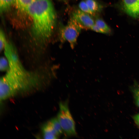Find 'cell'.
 Returning <instances> with one entry per match:
<instances>
[{
	"label": "cell",
	"mask_w": 139,
	"mask_h": 139,
	"mask_svg": "<svg viewBox=\"0 0 139 139\" xmlns=\"http://www.w3.org/2000/svg\"><path fill=\"white\" fill-rule=\"evenodd\" d=\"M27 12L32 19L33 35L44 40L51 35L56 20L55 11L51 0H35L30 6Z\"/></svg>",
	"instance_id": "1"
},
{
	"label": "cell",
	"mask_w": 139,
	"mask_h": 139,
	"mask_svg": "<svg viewBox=\"0 0 139 139\" xmlns=\"http://www.w3.org/2000/svg\"><path fill=\"white\" fill-rule=\"evenodd\" d=\"M32 75L23 67H9L6 74L0 79L1 94L5 98L11 97L33 82Z\"/></svg>",
	"instance_id": "2"
},
{
	"label": "cell",
	"mask_w": 139,
	"mask_h": 139,
	"mask_svg": "<svg viewBox=\"0 0 139 139\" xmlns=\"http://www.w3.org/2000/svg\"><path fill=\"white\" fill-rule=\"evenodd\" d=\"M68 100L60 102L57 118L63 131L69 136H76L75 124L69 109Z\"/></svg>",
	"instance_id": "3"
},
{
	"label": "cell",
	"mask_w": 139,
	"mask_h": 139,
	"mask_svg": "<svg viewBox=\"0 0 139 139\" xmlns=\"http://www.w3.org/2000/svg\"><path fill=\"white\" fill-rule=\"evenodd\" d=\"M82 27L72 15L65 25H61L59 30L60 39L62 42L67 41L71 47L74 48Z\"/></svg>",
	"instance_id": "4"
},
{
	"label": "cell",
	"mask_w": 139,
	"mask_h": 139,
	"mask_svg": "<svg viewBox=\"0 0 139 139\" xmlns=\"http://www.w3.org/2000/svg\"><path fill=\"white\" fill-rule=\"evenodd\" d=\"M90 15L80 9L75 10L72 14L73 16L83 29H90L95 24V21Z\"/></svg>",
	"instance_id": "5"
},
{
	"label": "cell",
	"mask_w": 139,
	"mask_h": 139,
	"mask_svg": "<svg viewBox=\"0 0 139 139\" xmlns=\"http://www.w3.org/2000/svg\"><path fill=\"white\" fill-rule=\"evenodd\" d=\"M122 5L124 11L128 15L139 18V0H122Z\"/></svg>",
	"instance_id": "6"
},
{
	"label": "cell",
	"mask_w": 139,
	"mask_h": 139,
	"mask_svg": "<svg viewBox=\"0 0 139 139\" xmlns=\"http://www.w3.org/2000/svg\"><path fill=\"white\" fill-rule=\"evenodd\" d=\"M91 29L96 32L105 34H110L111 31L105 22L100 18L97 19L95 20V24Z\"/></svg>",
	"instance_id": "7"
},
{
	"label": "cell",
	"mask_w": 139,
	"mask_h": 139,
	"mask_svg": "<svg viewBox=\"0 0 139 139\" xmlns=\"http://www.w3.org/2000/svg\"><path fill=\"white\" fill-rule=\"evenodd\" d=\"M42 131L43 137L45 139H56L59 136L49 121L44 126Z\"/></svg>",
	"instance_id": "8"
},
{
	"label": "cell",
	"mask_w": 139,
	"mask_h": 139,
	"mask_svg": "<svg viewBox=\"0 0 139 139\" xmlns=\"http://www.w3.org/2000/svg\"><path fill=\"white\" fill-rule=\"evenodd\" d=\"M35 0H15L14 5L21 11L27 12L28 8Z\"/></svg>",
	"instance_id": "9"
},
{
	"label": "cell",
	"mask_w": 139,
	"mask_h": 139,
	"mask_svg": "<svg viewBox=\"0 0 139 139\" xmlns=\"http://www.w3.org/2000/svg\"><path fill=\"white\" fill-rule=\"evenodd\" d=\"M15 0H0L1 13L4 12L14 5Z\"/></svg>",
	"instance_id": "10"
},
{
	"label": "cell",
	"mask_w": 139,
	"mask_h": 139,
	"mask_svg": "<svg viewBox=\"0 0 139 139\" xmlns=\"http://www.w3.org/2000/svg\"><path fill=\"white\" fill-rule=\"evenodd\" d=\"M134 98L136 105L139 107V84L135 81L133 85L131 87Z\"/></svg>",
	"instance_id": "11"
},
{
	"label": "cell",
	"mask_w": 139,
	"mask_h": 139,
	"mask_svg": "<svg viewBox=\"0 0 139 139\" xmlns=\"http://www.w3.org/2000/svg\"><path fill=\"white\" fill-rule=\"evenodd\" d=\"M85 1L93 14L98 12L100 9L99 3L95 0H85Z\"/></svg>",
	"instance_id": "12"
},
{
	"label": "cell",
	"mask_w": 139,
	"mask_h": 139,
	"mask_svg": "<svg viewBox=\"0 0 139 139\" xmlns=\"http://www.w3.org/2000/svg\"><path fill=\"white\" fill-rule=\"evenodd\" d=\"M55 131L59 136L63 133V130L57 118L52 119L49 121Z\"/></svg>",
	"instance_id": "13"
},
{
	"label": "cell",
	"mask_w": 139,
	"mask_h": 139,
	"mask_svg": "<svg viewBox=\"0 0 139 139\" xmlns=\"http://www.w3.org/2000/svg\"><path fill=\"white\" fill-rule=\"evenodd\" d=\"M79 9L82 11L90 15L93 14L85 1H80L79 4Z\"/></svg>",
	"instance_id": "14"
},
{
	"label": "cell",
	"mask_w": 139,
	"mask_h": 139,
	"mask_svg": "<svg viewBox=\"0 0 139 139\" xmlns=\"http://www.w3.org/2000/svg\"><path fill=\"white\" fill-rule=\"evenodd\" d=\"M9 65L7 58L4 57L1 58L0 60V69L1 71L8 70L9 68Z\"/></svg>",
	"instance_id": "15"
},
{
	"label": "cell",
	"mask_w": 139,
	"mask_h": 139,
	"mask_svg": "<svg viewBox=\"0 0 139 139\" xmlns=\"http://www.w3.org/2000/svg\"><path fill=\"white\" fill-rule=\"evenodd\" d=\"M6 41L5 36L3 31L1 30L0 32V49L1 51L4 48Z\"/></svg>",
	"instance_id": "16"
},
{
	"label": "cell",
	"mask_w": 139,
	"mask_h": 139,
	"mask_svg": "<svg viewBox=\"0 0 139 139\" xmlns=\"http://www.w3.org/2000/svg\"><path fill=\"white\" fill-rule=\"evenodd\" d=\"M134 120L137 125L139 124V114L133 117Z\"/></svg>",
	"instance_id": "17"
},
{
	"label": "cell",
	"mask_w": 139,
	"mask_h": 139,
	"mask_svg": "<svg viewBox=\"0 0 139 139\" xmlns=\"http://www.w3.org/2000/svg\"><path fill=\"white\" fill-rule=\"evenodd\" d=\"M59 0L65 3H67L69 1V0Z\"/></svg>",
	"instance_id": "18"
},
{
	"label": "cell",
	"mask_w": 139,
	"mask_h": 139,
	"mask_svg": "<svg viewBox=\"0 0 139 139\" xmlns=\"http://www.w3.org/2000/svg\"><path fill=\"white\" fill-rule=\"evenodd\" d=\"M137 125H138V126H139V124H138Z\"/></svg>",
	"instance_id": "19"
}]
</instances>
